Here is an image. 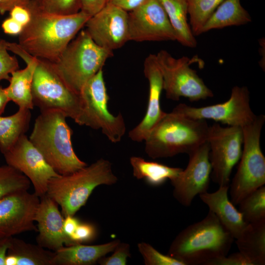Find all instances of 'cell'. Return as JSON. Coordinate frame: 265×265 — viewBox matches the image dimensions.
Here are the masks:
<instances>
[{
	"label": "cell",
	"instance_id": "obj_1",
	"mask_svg": "<svg viewBox=\"0 0 265 265\" xmlns=\"http://www.w3.org/2000/svg\"><path fill=\"white\" fill-rule=\"evenodd\" d=\"M27 7L30 20L18 35V44L32 56L51 62L57 60L91 17L81 11L69 15L44 12L32 0Z\"/></svg>",
	"mask_w": 265,
	"mask_h": 265
},
{
	"label": "cell",
	"instance_id": "obj_2",
	"mask_svg": "<svg viewBox=\"0 0 265 265\" xmlns=\"http://www.w3.org/2000/svg\"><path fill=\"white\" fill-rule=\"evenodd\" d=\"M234 238L211 211L182 230L172 242L168 255L185 265H208L228 255Z\"/></svg>",
	"mask_w": 265,
	"mask_h": 265
},
{
	"label": "cell",
	"instance_id": "obj_3",
	"mask_svg": "<svg viewBox=\"0 0 265 265\" xmlns=\"http://www.w3.org/2000/svg\"><path fill=\"white\" fill-rule=\"evenodd\" d=\"M66 118L60 110L41 111L28 138L49 165L61 175L87 165L74 150L71 141L73 131L67 123Z\"/></svg>",
	"mask_w": 265,
	"mask_h": 265
},
{
	"label": "cell",
	"instance_id": "obj_4",
	"mask_svg": "<svg viewBox=\"0 0 265 265\" xmlns=\"http://www.w3.org/2000/svg\"><path fill=\"white\" fill-rule=\"evenodd\" d=\"M209 128L205 120L165 112L145 139V153L153 159L188 155L207 141Z\"/></svg>",
	"mask_w": 265,
	"mask_h": 265
},
{
	"label": "cell",
	"instance_id": "obj_5",
	"mask_svg": "<svg viewBox=\"0 0 265 265\" xmlns=\"http://www.w3.org/2000/svg\"><path fill=\"white\" fill-rule=\"evenodd\" d=\"M118 180L111 162L101 158L73 173L52 178L47 194L60 206L64 217L74 216L85 205L96 187L111 186Z\"/></svg>",
	"mask_w": 265,
	"mask_h": 265
},
{
	"label": "cell",
	"instance_id": "obj_6",
	"mask_svg": "<svg viewBox=\"0 0 265 265\" xmlns=\"http://www.w3.org/2000/svg\"><path fill=\"white\" fill-rule=\"evenodd\" d=\"M113 55L92 39L85 29L81 30L52 64L67 85L77 93L86 82Z\"/></svg>",
	"mask_w": 265,
	"mask_h": 265
},
{
	"label": "cell",
	"instance_id": "obj_7",
	"mask_svg": "<svg viewBox=\"0 0 265 265\" xmlns=\"http://www.w3.org/2000/svg\"><path fill=\"white\" fill-rule=\"evenodd\" d=\"M265 121L264 115H256L252 123L242 128L243 149L230 189V201L235 206L248 194L265 186V158L260 146Z\"/></svg>",
	"mask_w": 265,
	"mask_h": 265
},
{
	"label": "cell",
	"instance_id": "obj_8",
	"mask_svg": "<svg viewBox=\"0 0 265 265\" xmlns=\"http://www.w3.org/2000/svg\"><path fill=\"white\" fill-rule=\"evenodd\" d=\"M32 96L34 106L40 111L60 110L77 122L81 111L80 95L67 85L51 62L36 58Z\"/></svg>",
	"mask_w": 265,
	"mask_h": 265
},
{
	"label": "cell",
	"instance_id": "obj_9",
	"mask_svg": "<svg viewBox=\"0 0 265 265\" xmlns=\"http://www.w3.org/2000/svg\"><path fill=\"white\" fill-rule=\"evenodd\" d=\"M80 95L81 111L76 123L101 130L112 143L120 142L126 132V124L121 113L114 116L108 109L109 96L103 69L86 82Z\"/></svg>",
	"mask_w": 265,
	"mask_h": 265
},
{
	"label": "cell",
	"instance_id": "obj_10",
	"mask_svg": "<svg viewBox=\"0 0 265 265\" xmlns=\"http://www.w3.org/2000/svg\"><path fill=\"white\" fill-rule=\"evenodd\" d=\"M155 55L167 99L177 101L185 97L193 102L213 96L212 91L190 67L191 60L188 57L175 58L165 50Z\"/></svg>",
	"mask_w": 265,
	"mask_h": 265
},
{
	"label": "cell",
	"instance_id": "obj_11",
	"mask_svg": "<svg viewBox=\"0 0 265 265\" xmlns=\"http://www.w3.org/2000/svg\"><path fill=\"white\" fill-rule=\"evenodd\" d=\"M207 141L212 167L211 179L219 186H229L233 168L241 155L242 128L223 127L214 123L209 126Z\"/></svg>",
	"mask_w": 265,
	"mask_h": 265
},
{
	"label": "cell",
	"instance_id": "obj_12",
	"mask_svg": "<svg viewBox=\"0 0 265 265\" xmlns=\"http://www.w3.org/2000/svg\"><path fill=\"white\" fill-rule=\"evenodd\" d=\"M173 110L192 119H212L241 128L252 123L256 117L250 106V92L245 86H234L229 99L222 103L200 107L180 104Z\"/></svg>",
	"mask_w": 265,
	"mask_h": 265
},
{
	"label": "cell",
	"instance_id": "obj_13",
	"mask_svg": "<svg viewBox=\"0 0 265 265\" xmlns=\"http://www.w3.org/2000/svg\"><path fill=\"white\" fill-rule=\"evenodd\" d=\"M129 41H177V35L158 0H145L128 12Z\"/></svg>",
	"mask_w": 265,
	"mask_h": 265
},
{
	"label": "cell",
	"instance_id": "obj_14",
	"mask_svg": "<svg viewBox=\"0 0 265 265\" xmlns=\"http://www.w3.org/2000/svg\"><path fill=\"white\" fill-rule=\"evenodd\" d=\"M3 155L8 165L29 179L34 193L39 197L47 194L49 181L60 175L49 165L26 134L21 136Z\"/></svg>",
	"mask_w": 265,
	"mask_h": 265
},
{
	"label": "cell",
	"instance_id": "obj_15",
	"mask_svg": "<svg viewBox=\"0 0 265 265\" xmlns=\"http://www.w3.org/2000/svg\"><path fill=\"white\" fill-rule=\"evenodd\" d=\"M209 151V144L206 141L188 155L186 169L170 181L174 197L184 206H190L197 195L209 189L212 172Z\"/></svg>",
	"mask_w": 265,
	"mask_h": 265
},
{
	"label": "cell",
	"instance_id": "obj_16",
	"mask_svg": "<svg viewBox=\"0 0 265 265\" xmlns=\"http://www.w3.org/2000/svg\"><path fill=\"white\" fill-rule=\"evenodd\" d=\"M40 197L28 190L10 193L0 199V236L37 231L35 216Z\"/></svg>",
	"mask_w": 265,
	"mask_h": 265
},
{
	"label": "cell",
	"instance_id": "obj_17",
	"mask_svg": "<svg viewBox=\"0 0 265 265\" xmlns=\"http://www.w3.org/2000/svg\"><path fill=\"white\" fill-rule=\"evenodd\" d=\"M84 26L95 43L111 51L129 41L128 12L110 4L90 17Z\"/></svg>",
	"mask_w": 265,
	"mask_h": 265
},
{
	"label": "cell",
	"instance_id": "obj_18",
	"mask_svg": "<svg viewBox=\"0 0 265 265\" xmlns=\"http://www.w3.org/2000/svg\"><path fill=\"white\" fill-rule=\"evenodd\" d=\"M143 72L149 83V96L145 114L129 132L130 138L135 142L144 141L150 131L165 114L160 106L163 90L162 77L156 60V55L150 54L143 64Z\"/></svg>",
	"mask_w": 265,
	"mask_h": 265
},
{
	"label": "cell",
	"instance_id": "obj_19",
	"mask_svg": "<svg viewBox=\"0 0 265 265\" xmlns=\"http://www.w3.org/2000/svg\"><path fill=\"white\" fill-rule=\"evenodd\" d=\"M40 198L35 216L39 233L36 238L37 244L53 251L64 246L76 244L64 231V217L58 204L47 194Z\"/></svg>",
	"mask_w": 265,
	"mask_h": 265
},
{
	"label": "cell",
	"instance_id": "obj_20",
	"mask_svg": "<svg viewBox=\"0 0 265 265\" xmlns=\"http://www.w3.org/2000/svg\"><path fill=\"white\" fill-rule=\"evenodd\" d=\"M229 186H219L213 192H206L199 194L201 200L208 206L221 223L230 232L235 239L237 238L249 223L243 219L242 214L229 200Z\"/></svg>",
	"mask_w": 265,
	"mask_h": 265
},
{
	"label": "cell",
	"instance_id": "obj_21",
	"mask_svg": "<svg viewBox=\"0 0 265 265\" xmlns=\"http://www.w3.org/2000/svg\"><path fill=\"white\" fill-rule=\"evenodd\" d=\"M115 239L98 245L77 243L64 246L54 251L53 265H93L102 257L114 250L120 242Z\"/></svg>",
	"mask_w": 265,
	"mask_h": 265
},
{
	"label": "cell",
	"instance_id": "obj_22",
	"mask_svg": "<svg viewBox=\"0 0 265 265\" xmlns=\"http://www.w3.org/2000/svg\"><path fill=\"white\" fill-rule=\"evenodd\" d=\"M20 57L26 66L23 69H17L11 73L9 84L4 89L10 101H13L19 108L32 109L34 107L32 83L36 57L26 51L21 53Z\"/></svg>",
	"mask_w": 265,
	"mask_h": 265
},
{
	"label": "cell",
	"instance_id": "obj_23",
	"mask_svg": "<svg viewBox=\"0 0 265 265\" xmlns=\"http://www.w3.org/2000/svg\"><path fill=\"white\" fill-rule=\"evenodd\" d=\"M54 251L12 237L5 265H53Z\"/></svg>",
	"mask_w": 265,
	"mask_h": 265
},
{
	"label": "cell",
	"instance_id": "obj_24",
	"mask_svg": "<svg viewBox=\"0 0 265 265\" xmlns=\"http://www.w3.org/2000/svg\"><path fill=\"white\" fill-rule=\"evenodd\" d=\"M236 239L239 252L252 265H265V220L249 223Z\"/></svg>",
	"mask_w": 265,
	"mask_h": 265
},
{
	"label": "cell",
	"instance_id": "obj_25",
	"mask_svg": "<svg viewBox=\"0 0 265 265\" xmlns=\"http://www.w3.org/2000/svg\"><path fill=\"white\" fill-rule=\"evenodd\" d=\"M251 22V17L242 6L240 0H224L205 24L202 33L214 29L244 25Z\"/></svg>",
	"mask_w": 265,
	"mask_h": 265
},
{
	"label": "cell",
	"instance_id": "obj_26",
	"mask_svg": "<svg viewBox=\"0 0 265 265\" xmlns=\"http://www.w3.org/2000/svg\"><path fill=\"white\" fill-rule=\"evenodd\" d=\"M158 0L175 31L177 41L185 47H196L197 42L189 24L186 0Z\"/></svg>",
	"mask_w": 265,
	"mask_h": 265
},
{
	"label": "cell",
	"instance_id": "obj_27",
	"mask_svg": "<svg viewBox=\"0 0 265 265\" xmlns=\"http://www.w3.org/2000/svg\"><path fill=\"white\" fill-rule=\"evenodd\" d=\"M130 161L133 176L137 179H144L153 186H159L167 179L171 181L175 179L183 170L157 162L147 161L140 157L132 156Z\"/></svg>",
	"mask_w": 265,
	"mask_h": 265
},
{
	"label": "cell",
	"instance_id": "obj_28",
	"mask_svg": "<svg viewBox=\"0 0 265 265\" xmlns=\"http://www.w3.org/2000/svg\"><path fill=\"white\" fill-rule=\"evenodd\" d=\"M30 109L19 108L14 114L0 115V150L3 154L27 131L31 120Z\"/></svg>",
	"mask_w": 265,
	"mask_h": 265
},
{
	"label": "cell",
	"instance_id": "obj_29",
	"mask_svg": "<svg viewBox=\"0 0 265 265\" xmlns=\"http://www.w3.org/2000/svg\"><path fill=\"white\" fill-rule=\"evenodd\" d=\"M224 0H186L189 24L193 34L202 33L205 24Z\"/></svg>",
	"mask_w": 265,
	"mask_h": 265
},
{
	"label": "cell",
	"instance_id": "obj_30",
	"mask_svg": "<svg viewBox=\"0 0 265 265\" xmlns=\"http://www.w3.org/2000/svg\"><path fill=\"white\" fill-rule=\"evenodd\" d=\"M244 220L252 223L265 220V186L256 189L238 204Z\"/></svg>",
	"mask_w": 265,
	"mask_h": 265
},
{
	"label": "cell",
	"instance_id": "obj_31",
	"mask_svg": "<svg viewBox=\"0 0 265 265\" xmlns=\"http://www.w3.org/2000/svg\"><path fill=\"white\" fill-rule=\"evenodd\" d=\"M31 183L23 173L6 165L0 166V199L21 190H28Z\"/></svg>",
	"mask_w": 265,
	"mask_h": 265
},
{
	"label": "cell",
	"instance_id": "obj_32",
	"mask_svg": "<svg viewBox=\"0 0 265 265\" xmlns=\"http://www.w3.org/2000/svg\"><path fill=\"white\" fill-rule=\"evenodd\" d=\"M40 10L48 13L69 15L80 9V0H32Z\"/></svg>",
	"mask_w": 265,
	"mask_h": 265
},
{
	"label": "cell",
	"instance_id": "obj_33",
	"mask_svg": "<svg viewBox=\"0 0 265 265\" xmlns=\"http://www.w3.org/2000/svg\"><path fill=\"white\" fill-rule=\"evenodd\" d=\"M137 248L146 265H185L183 262L169 255L161 253L145 242L138 243Z\"/></svg>",
	"mask_w": 265,
	"mask_h": 265
},
{
	"label": "cell",
	"instance_id": "obj_34",
	"mask_svg": "<svg viewBox=\"0 0 265 265\" xmlns=\"http://www.w3.org/2000/svg\"><path fill=\"white\" fill-rule=\"evenodd\" d=\"M19 68V62L16 56L8 53L7 41L0 38V81L3 80L9 81L10 74Z\"/></svg>",
	"mask_w": 265,
	"mask_h": 265
},
{
	"label": "cell",
	"instance_id": "obj_35",
	"mask_svg": "<svg viewBox=\"0 0 265 265\" xmlns=\"http://www.w3.org/2000/svg\"><path fill=\"white\" fill-rule=\"evenodd\" d=\"M109 256H104L98 261L101 265H126L127 259L131 257L130 245L129 243L120 242Z\"/></svg>",
	"mask_w": 265,
	"mask_h": 265
},
{
	"label": "cell",
	"instance_id": "obj_36",
	"mask_svg": "<svg viewBox=\"0 0 265 265\" xmlns=\"http://www.w3.org/2000/svg\"><path fill=\"white\" fill-rule=\"evenodd\" d=\"M96 235V228L93 224L80 222L71 239L76 244L83 243L92 241Z\"/></svg>",
	"mask_w": 265,
	"mask_h": 265
},
{
	"label": "cell",
	"instance_id": "obj_37",
	"mask_svg": "<svg viewBox=\"0 0 265 265\" xmlns=\"http://www.w3.org/2000/svg\"><path fill=\"white\" fill-rule=\"evenodd\" d=\"M208 265H252L249 261L239 252L233 253L228 256L214 259L210 262Z\"/></svg>",
	"mask_w": 265,
	"mask_h": 265
},
{
	"label": "cell",
	"instance_id": "obj_38",
	"mask_svg": "<svg viewBox=\"0 0 265 265\" xmlns=\"http://www.w3.org/2000/svg\"><path fill=\"white\" fill-rule=\"evenodd\" d=\"M107 0H80V9L90 17L99 12L107 3Z\"/></svg>",
	"mask_w": 265,
	"mask_h": 265
},
{
	"label": "cell",
	"instance_id": "obj_39",
	"mask_svg": "<svg viewBox=\"0 0 265 265\" xmlns=\"http://www.w3.org/2000/svg\"><path fill=\"white\" fill-rule=\"evenodd\" d=\"M11 18L21 24L23 27L30 21L31 14L27 7L15 6L9 12Z\"/></svg>",
	"mask_w": 265,
	"mask_h": 265
},
{
	"label": "cell",
	"instance_id": "obj_40",
	"mask_svg": "<svg viewBox=\"0 0 265 265\" xmlns=\"http://www.w3.org/2000/svg\"><path fill=\"white\" fill-rule=\"evenodd\" d=\"M3 32L7 34L19 35L23 29V26L10 17L5 19L1 24Z\"/></svg>",
	"mask_w": 265,
	"mask_h": 265
},
{
	"label": "cell",
	"instance_id": "obj_41",
	"mask_svg": "<svg viewBox=\"0 0 265 265\" xmlns=\"http://www.w3.org/2000/svg\"><path fill=\"white\" fill-rule=\"evenodd\" d=\"M144 0H107V3L119 7L128 12L138 6Z\"/></svg>",
	"mask_w": 265,
	"mask_h": 265
},
{
	"label": "cell",
	"instance_id": "obj_42",
	"mask_svg": "<svg viewBox=\"0 0 265 265\" xmlns=\"http://www.w3.org/2000/svg\"><path fill=\"white\" fill-rule=\"evenodd\" d=\"M30 0H0V14L9 12L15 6L26 7Z\"/></svg>",
	"mask_w": 265,
	"mask_h": 265
},
{
	"label": "cell",
	"instance_id": "obj_43",
	"mask_svg": "<svg viewBox=\"0 0 265 265\" xmlns=\"http://www.w3.org/2000/svg\"><path fill=\"white\" fill-rule=\"evenodd\" d=\"M80 222V221L74 216L67 215L64 217L63 221V230L65 234L70 239Z\"/></svg>",
	"mask_w": 265,
	"mask_h": 265
},
{
	"label": "cell",
	"instance_id": "obj_44",
	"mask_svg": "<svg viewBox=\"0 0 265 265\" xmlns=\"http://www.w3.org/2000/svg\"><path fill=\"white\" fill-rule=\"evenodd\" d=\"M11 237L0 236V265H5V260Z\"/></svg>",
	"mask_w": 265,
	"mask_h": 265
},
{
	"label": "cell",
	"instance_id": "obj_45",
	"mask_svg": "<svg viewBox=\"0 0 265 265\" xmlns=\"http://www.w3.org/2000/svg\"><path fill=\"white\" fill-rule=\"evenodd\" d=\"M9 101L5 89L0 85V115L4 112L6 105Z\"/></svg>",
	"mask_w": 265,
	"mask_h": 265
},
{
	"label": "cell",
	"instance_id": "obj_46",
	"mask_svg": "<svg viewBox=\"0 0 265 265\" xmlns=\"http://www.w3.org/2000/svg\"><path fill=\"white\" fill-rule=\"evenodd\" d=\"M259 44L260 45V48H259V53L260 54L262 55V58L261 59V61L259 62V65L261 66V67L264 70H265V61L263 60V51H265V38H262L260 39L259 41Z\"/></svg>",
	"mask_w": 265,
	"mask_h": 265
}]
</instances>
